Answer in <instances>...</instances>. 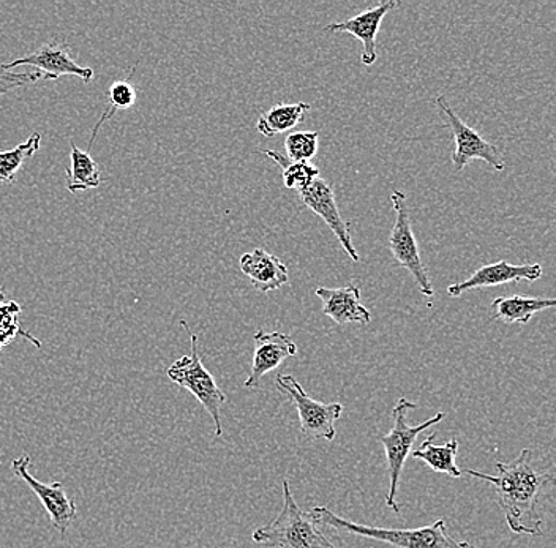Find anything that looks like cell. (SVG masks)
<instances>
[{
  "label": "cell",
  "instance_id": "cell-1",
  "mask_svg": "<svg viewBox=\"0 0 556 548\" xmlns=\"http://www.w3.org/2000/svg\"><path fill=\"white\" fill-rule=\"evenodd\" d=\"M496 470V476L476 470H467L465 474L481 479L495 487L500 508L503 509L513 533L541 536L544 520L538 511L539 496L554 476L534 467L533 453L530 449L521 450L520 456L509 463L498 461Z\"/></svg>",
  "mask_w": 556,
  "mask_h": 548
},
{
  "label": "cell",
  "instance_id": "cell-2",
  "mask_svg": "<svg viewBox=\"0 0 556 548\" xmlns=\"http://www.w3.org/2000/svg\"><path fill=\"white\" fill-rule=\"evenodd\" d=\"M308 513L319 525L400 548H476L468 540H457L452 537L444 519H438L432 525L422 526V528L388 530L350 522L325 506H315Z\"/></svg>",
  "mask_w": 556,
  "mask_h": 548
},
{
  "label": "cell",
  "instance_id": "cell-3",
  "mask_svg": "<svg viewBox=\"0 0 556 548\" xmlns=\"http://www.w3.org/2000/svg\"><path fill=\"white\" fill-rule=\"evenodd\" d=\"M252 539L270 548H339L318 528L311 513L302 511L283 481V508L267 523L253 531Z\"/></svg>",
  "mask_w": 556,
  "mask_h": 548
},
{
  "label": "cell",
  "instance_id": "cell-4",
  "mask_svg": "<svg viewBox=\"0 0 556 548\" xmlns=\"http://www.w3.org/2000/svg\"><path fill=\"white\" fill-rule=\"evenodd\" d=\"M417 405L415 402L406 400V398H399L394 409H392V419H394V426L388 435L378 436V442L382 444L386 453V461H388L389 471V492L386 495V505L395 513L400 512V506L395 496L399 494L400 477H402L403 467L405 461L412 456L413 444H415L417 436L429 430L430 426L440 424L446 415L444 412H437L433 418L427 419L420 425H409L406 418L409 411H415Z\"/></svg>",
  "mask_w": 556,
  "mask_h": 548
},
{
  "label": "cell",
  "instance_id": "cell-5",
  "mask_svg": "<svg viewBox=\"0 0 556 548\" xmlns=\"http://www.w3.org/2000/svg\"><path fill=\"white\" fill-rule=\"evenodd\" d=\"M166 374L174 384L189 391L203 405L208 416L214 419L215 436L220 438L224 435L222 408L226 404V395L201 360L200 353H198L197 335L190 334L189 356L177 359L172 367H168Z\"/></svg>",
  "mask_w": 556,
  "mask_h": 548
},
{
  "label": "cell",
  "instance_id": "cell-6",
  "mask_svg": "<svg viewBox=\"0 0 556 548\" xmlns=\"http://www.w3.org/2000/svg\"><path fill=\"white\" fill-rule=\"evenodd\" d=\"M391 201L392 207H394L395 221L391 238H389V248H391L395 262L412 273L420 293L432 300L434 296L433 284L430 282L429 273H427L426 266H424L422 258H420L412 218H409L408 204H406V195L402 190H394Z\"/></svg>",
  "mask_w": 556,
  "mask_h": 548
},
{
  "label": "cell",
  "instance_id": "cell-7",
  "mask_svg": "<svg viewBox=\"0 0 556 548\" xmlns=\"http://www.w3.org/2000/svg\"><path fill=\"white\" fill-rule=\"evenodd\" d=\"M276 384L278 390L293 402L298 409L302 433L307 438L326 439L329 443L336 439V422L342 418V404H321L313 400L291 374H278Z\"/></svg>",
  "mask_w": 556,
  "mask_h": 548
},
{
  "label": "cell",
  "instance_id": "cell-8",
  "mask_svg": "<svg viewBox=\"0 0 556 548\" xmlns=\"http://www.w3.org/2000/svg\"><path fill=\"white\" fill-rule=\"evenodd\" d=\"M437 106L454 137L455 151L452 152V165L455 171H462L472 160H482L495 171H503L506 168V162L500 154L498 148L482 138L475 128L468 127V124H465L452 110L446 95L437 97Z\"/></svg>",
  "mask_w": 556,
  "mask_h": 548
},
{
  "label": "cell",
  "instance_id": "cell-9",
  "mask_svg": "<svg viewBox=\"0 0 556 548\" xmlns=\"http://www.w3.org/2000/svg\"><path fill=\"white\" fill-rule=\"evenodd\" d=\"M29 456H21L12 461L13 474H15L20 481L26 482L30 490L38 496L41 505L47 509L48 515H50L52 526H54L59 533H67L73 520L76 519V513H78V511H76L75 499L68 498L62 482L55 481L52 482V484H45V482L38 481V479H35L33 474L29 473Z\"/></svg>",
  "mask_w": 556,
  "mask_h": 548
},
{
  "label": "cell",
  "instance_id": "cell-10",
  "mask_svg": "<svg viewBox=\"0 0 556 548\" xmlns=\"http://www.w3.org/2000/svg\"><path fill=\"white\" fill-rule=\"evenodd\" d=\"M21 65H30L37 68L40 79H58L61 76H78L85 82L92 81L96 73L92 68L81 67L75 59L72 58V48L61 41H50L43 47L33 51L24 58L16 59L12 64H3L5 71L13 72V68Z\"/></svg>",
  "mask_w": 556,
  "mask_h": 548
},
{
  "label": "cell",
  "instance_id": "cell-11",
  "mask_svg": "<svg viewBox=\"0 0 556 548\" xmlns=\"http://www.w3.org/2000/svg\"><path fill=\"white\" fill-rule=\"evenodd\" d=\"M299 196H301L304 206H307L312 213H315L325 220L330 231L339 239L340 245L345 250L346 255L354 263H359L361 256L356 247H354L353 239H351L350 224H346L342 218V214H340L332 183L321 179V177H316L312 186L304 190V192L299 193Z\"/></svg>",
  "mask_w": 556,
  "mask_h": 548
},
{
  "label": "cell",
  "instance_id": "cell-12",
  "mask_svg": "<svg viewBox=\"0 0 556 548\" xmlns=\"http://www.w3.org/2000/svg\"><path fill=\"white\" fill-rule=\"evenodd\" d=\"M253 340H255V353H253L252 370L243 383L247 390L258 387L264 374L278 369L283 360L298 354V346L293 339L281 332H266L258 329Z\"/></svg>",
  "mask_w": 556,
  "mask_h": 548
},
{
  "label": "cell",
  "instance_id": "cell-13",
  "mask_svg": "<svg viewBox=\"0 0 556 548\" xmlns=\"http://www.w3.org/2000/svg\"><path fill=\"white\" fill-rule=\"evenodd\" d=\"M399 5V2H382L378 3L374 9L365 10L359 15L353 16V18L342 21V23H332L325 27V33L332 34H351L361 40L363 43L364 51L361 55V61L364 65L370 67L377 62V36L380 30L382 20L386 18L391 10H394Z\"/></svg>",
  "mask_w": 556,
  "mask_h": 548
},
{
  "label": "cell",
  "instance_id": "cell-14",
  "mask_svg": "<svg viewBox=\"0 0 556 548\" xmlns=\"http://www.w3.org/2000/svg\"><path fill=\"white\" fill-rule=\"evenodd\" d=\"M542 273L544 270L538 263L521 266L509 265L507 262L493 263V265L479 267L465 282L451 284L447 288V294L451 297H460L462 294L479 288L500 286V284L521 282V280L538 282Z\"/></svg>",
  "mask_w": 556,
  "mask_h": 548
},
{
  "label": "cell",
  "instance_id": "cell-15",
  "mask_svg": "<svg viewBox=\"0 0 556 548\" xmlns=\"http://www.w3.org/2000/svg\"><path fill=\"white\" fill-rule=\"evenodd\" d=\"M316 296L323 301V314L337 324H363L371 322V314L361 301V288L348 284L343 288H316Z\"/></svg>",
  "mask_w": 556,
  "mask_h": 548
},
{
  "label": "cell",
  "instance_id": "cell-16",
  "mask_svg": "<svg viewBox=\"0 0 556 548\" xmlns=\"http://www.w3.org/2000/svg\"><path fill=\"white\" fill-rule=\"evenodd\" d=\"M239 266H241L243 276L249 277L253 286L263 293L280 290L281 286L290 282L288 267L278 259V256L270 255L263 248H255L253 252L242 255Z\"/></svg>",
  "mask_w": 556,
  "mask_h": 548
},
{
  "label": "cell",
  "instance_id": "cell-17",
  "mask_svg": "<svg viewBox=\"0 0 556 548\" xmlns=\"http://www.w3.org/2000/svg\"><path fill=\"white\" fill-rule=\"evenodd\" d=\"M555 305V300H539V297H496L492 302V314L493 318L506 324H528L539 311L548 310Z\"/></svg>",
  "mask_w": 556,
  "mask_h": 548
},
{
  "label": "cell",
  "instance_id": "cell-18",
  "mask_svg": "<svg viewBox=\"0 0 556 548\" xmlns=\"http://www.w3.org/2000/svg\"><path fill=\"white\" fill-rule=\"evenodd\" d=\"M434 438H437V433H430L420 444L419 449L413 450V459L424 461L434 473L447 474L452 479L464 476L460 468L455 463V457L458 453L457 439H451V442L444 443L443 446H437V444H433Z\"/></svg>",
  "mask_w": 556,
  "mask_h": 548
},
{
  "label": "cell",
  "instance_id": "cell-19",
  "mask_svg": "<svg viewBox=\"0 0 556 548\" xmlns=\"http://www.w3.org/2000/svg\"><path fill=\"white\" fill-rule=\"evenodd\" d=\"M311 107L308 103L304 102L291 103V105L290 103H280L261 114L258 123H256V130L266 138L293 130L304 120L305 113H308Z\"/></svg>",
  "mask_w": 556,
  "mask_h": 548
},
{
  "label": "cell",
  "instance_id": "cell-20",
  "mask_svg": "<svg viewBox=\"0 0 556 548\" xmlns=\"http://www.w3.org/2000/svg\"><path fill=\"white\" fill-rule=\"evenodd\" d=\"M70 145H72V154H70L72 166L65 169L68 192L78 193L99 189L102 186V175L96 160L90 157L89 152L81 151L75 142L70 141Z\"/></svg>",
  "mask_w": 556,
  "mask_h": 548
},
{
  "label": "cell",
  "instance_id": "cell-21",
  "mask_svg": "<svg viewBox=\"0 0 556 548\" xmlns=\"http://www.w3.org/2000/svg\"><path fill=\"white\" fill-rule=\"evenodd\" d=\"M267 157L277 162L278 165L283 168V183L288 190H294V192L302 193L312 186L313 180L319 176V169L313 166L311 162H290L280 152L267 149L263 151Z\"/></svg>",
  "mask_w": 556,
  "mask_h": 548
},
{
  "label": "cell",
  "instance_id": "cell-22",
  "mask_svg": "<svg viewBox=\"0 0 556 548\" xmlns=\"http://www.w3.org/2000/svg\"><path fill=\"white\" fill-rule=\"evenodd\" d=\"M41 137L38 133L30 135L29 140L16 145L12 151L0 152V186L15 182L17 171L24 163L34 157L35 152L40 151Z\"/></svg>",
  "mask_w": 556,
  "mask_h": 548
},
{
  "label": "cell",
  "instance_id": "cell-23",
  "mask_svg": "<svg viewBox=\"0 0 556 548\" xmlns=\"http://www.w3.org/2000/svg\"><path fill=\"white\" fill-rule=\"evenodd\" d=\"M108 99H110V107H108L102 119H100L96 127H93L92 138H90L89 142V151L93 145V141H96V135L99 133L100 127H102L108 119H111L117 111L128 110V107H131L137 103V90H135L128 79H119V81H114L113 85H111L110 92H108Z\"/></svg>",
  "mask_w": 556,
  "mask_h": 548
},
{
  "label": "cell",
  "instance_id": "cell-24",
  "mask_svg": "<svg viewBox=\"0 0 556 548\" xmlns=\"http://www.w3.org/2000/svg\"><path fill=\"white\" fill-rule=\"evenodd\" d=\"M318 131H294L285 138L290 162H311L318 152Z\"/></svg>",
  "mask_w": 556,
  "mask_h": 548
},
{
  "label": "cell",
  "instance_id": "cell-25",
  "mask_svg": "<svg viewBox=\"0 0 556 548\" xmlns=\"http://www.w3.org/2000/svg\"><path fill=\"white\" fill-rule=\"evenodd\" d=\"M20 314V307L15 304V302H10V304L2 305L0 307V348H2L5 343H10V340L17 334H23L27 336V339L33 340V343L40 348V343H38L37 339L27 334V332H23L20 329V324L16 321V315Z\"/></svg>",
  "mask_w": 556,
  "mask_h": 548
},
{
  "label": "cell",
  "instance_id": "cell-26",
  "mask_svg": "<svg viewBox=\"0 0 556 548\" xmlns=\"http://www.w3.org/2000/svg\"><path fill=\"white\" fill-rule=\"evenodd\" d=\"M40 81V75L35 73H15L5 71L0 65V95L10 92V90L24 88V86L34 85V82Z\"/></svg>",
  "mask_w": 556,
  "mask_h": 548
},
{
  "label": "cell",
  "instance_id": "cell-27",
  "mask_svg": "<svg viewBox=\"0 0 556 548\" xmlns=\"http://www.w3.org/2000/svg\"><path fill=\"white\" fill-rule=\"evenodd\" d=\"M3 301H5V297H3V293L2 291H0V307H2V305H5V302Z\"/></svg>",
  "mask_w": 556,
  "mask_h": 548
}]
</instances>
